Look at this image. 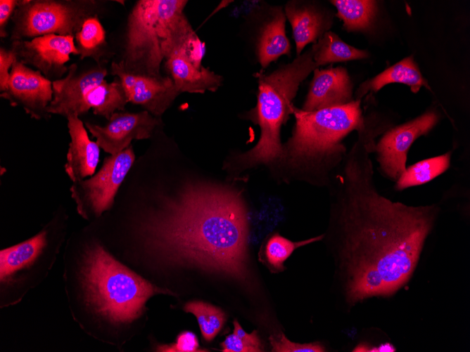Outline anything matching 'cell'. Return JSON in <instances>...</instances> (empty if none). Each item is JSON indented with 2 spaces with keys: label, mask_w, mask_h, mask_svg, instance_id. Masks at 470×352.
Segmentation results:
<instances>
[{
  "label": "cell",
  "mask_w": 470,
  "mask_h": 352,
  "mask_svg": "<svg viewBox=\"0 0 470 352\" xmlns=\"http://www.w3.org/2000/svg\"><path fill=\"white\" fill-rule=\"evenodd\" d=\"M302 110L307 112L347 104L353 100L352 82L343 67L316 68Z\"/></svg>",
  "instance_id": "cell-15"
},
{
  "label": "cell",
  "mask_w": 470,
  "mask_h": 352,
  "mask_svg": "<svg viewBox=\"0 0 470 352\" xmlns=\"http://www.w3.org/2000/svg\"><path fill=\"white\" fill-rule=\"evenodd\" d=\"M280 205L275 201L266 204L255 219V237H260L274 228L280 219Z\"/></svg>",
  "instance_id": "cell-30"
},
{
  "label": "cell",
  "mask_w": 470,
  "mask_h": 352,
  "mask_svg": "<svg viewBox=\"0 0 470 352\" xmlns=\"http://www.w3.org/2000/svg\"><path fill=\"white\" fill-rule=\"evenodd\" d=\"M19 1L15 0H1L0 1V36L1 37H7L6 27L9 19L13 15V13L18 6Z\"/></svg>",
  "instance_id": "cell-34"
},
{
  "label": "cell",
  "mask_w": 470,
  "mask_h": 352,
  "mask_svg": "<svg viewBox=\"0 0 470 352\" xmlns=\"http://www.w3.org/2000/svg\"><path fill=\"white\" fill-rule=\"evenodd\" d=\"M46 234L43 231L30 239L1 250L0 278L6 281L15 271L32 263L46 245Z\"/></svg>",
  "instance_id": "cell-21"
},
{
  "label": "cell",
  "mask_w": 470,
  "mask_h": 352,
  "mask_svg": "<svg viewBox=\"0 0 470 352\" xmlns=\"http://www.w3.org/2000/svg\"><path fill=\"white\" fill-rule=\"evenodd\" d=\"M391 83L407 84L410 86L413 93H417L422 86L431 89L414 58L409 56L387 68L376 77L364 82L357 91V99L369 91L376 93L385 85Z\"/></svg>",
  "instance_id": "cell-20"
},
{
  "label": "cell",
  "mask_w": 470,
  "mask_h": 352,
  "mask_svg": "<svg viewBox=\"0 0 470 352\" xmlns=\"http://www.w3.org/2000/svg\"><path fill=\"white\" fill-rule=\"evenodd\" d=\"M184 311L196 317L202 335L208 341L215 338L226 320L225 313L220 308L203 301L188 302Z\"/></svg>",
  "instance_id": "cell-27"
},
{
  "label": "cell",
  "mask_w": 470,
  "mask_h": 352,
  "mask_svg": "<svg viewBox=\"0 0 470 352\" xmlns=\"http://www.w3.org/2000/svg\"><path fill=\"white\" fill-rule=\"evenodd\" d=\"M313 60L319 66L328 63L364 59L367 51L352 46L331 31H326L311 48Z\"/></svg>",
  "instance_id": "cell-23"
},
{
  "label": "cell",
  "mask_w": 470,
  "mask_h": 352,
  "mask_svg": "<svg viewBox=\"0 0 470 352\" xmlns=\"http://www.w3.org/2000/svg\"><path fill=\"white\" fill-rule=\"evenodd\" d=\"M438 121V115L428 111L386 131L374 148L382 173L396 181L406 170L407 154L412 144L430 131Z\"/></svg>",
  "instance_id": "cell-10"
},
{
  "label": "cell",
  "mask_w": 470,
  "mask_h": 352,
  "mask_svg": "<svg viewBox=\"0 0 470 352\" xmlns=\"http://www.w3.org/2000/svg\"><path fill=\"white\" fill-rule=\"evenodd\" d=\"M317 67L310 48L269 73L262 70L254 74L258 92L256 107L252 111L255 114L252 115L261 133L253 148L238 155L236 161L241 165L248 168L281 160V127L292 113V101L300 84Z\"/></svg>",
  "instance_id": "cell-4"
},
{
  "label": "cell",
  "mask_w": 470,
  "mask_h": 352,
  "mask_svg": "<svg viewBox=\"0 0 470 352\" xmlns=\"http://www.w3.org/2000/svg\"><path fill=\"white\" fill-rule=\"evenodd\" d=\"M234 332L221 344L224 352H259L262 351V345L256 330L246 332L237 320L234 321Z\"/></svg>",
  "instance_id": "cell-29"
},
{
  "label": "cell",
  "mask_w": 470,
  "mask_h": 352,
  "mask_svg": "<svg viewBox=\"0 0 470 352\" xmlns=\"http://www.w3.org/2000/svg\"><path fill=\"white\" fill-rule=\"evenodd\" d=\"M337 17L348 32L367 31L371 25L376 11V1L370 0H333Z\"/></svg>",
  "instance_id": "cell-24"
},
{
  "label": "cell",
  "mask_w": 470,
  "mask_h": 352,
  "mask_svg": "<svg viewBox=\"0 0 470 352\" xmlns=\"http://www.w3.org/2000/svg\"><path fill=\"white\" fill-rule=\"evenodd\" d=\"M184 0H139L127 19L125 70L137 75L161 77L163 60L184 48L196 32L185 13Z\"/></svg>",
  "instance_id": "cell-3"
},
{
  "label": "cell",
  "mask_w": 470,
  "mask_h": 352,
  "mask_svg": "<svg viewBox=\"0 0 470 352\" xmlns=\"http://www.w3.org/2000/svg\"><path fill=\"white\" fill-rule=\"evenodd\" d=\"M373 148L360 138L339 176V254L352 304L390 296L408 282L440 211L436 204L409 206L382 195L369 157Z\"/></svg>",
  "instance_id": "cell-1"
},
{
  "label": "cell",
  "mask_w": 470,
  "mask_h": 352,
  "mask_svg": "<svg viewBox=\"0 0 470 352\" xmlns=\"http://www.w3.org/2000/svg\"><path fill=\"white\" fill-rule=\"evenodd\" d=\"M285 15L292 27L297 56L310 43H316L331 22L319 9L305 1L286 3Z\"/></svg>",
  "instance_id": "cell-17"
},
{
  "label": "cell",
  "mask_w": 470,
  "mask_h": 352,
  "mask_svg": "<svg viewBox=\"0 0 470 352\" xmlns=\"http://www.w3.org/2000/svg\"><path fill=\"white\" fill-rule=\"evenodd\" d=\"M85 102L88 110L92 109L95 115L108 120L115 110H123L129 100L120 80L115 78L110 83L105 79L91 89L85 96Z\"/></svg>",
  "instance_id": "cell-22"
},
{
  "label": "cell",
  "mask_w": 470,
  "mask_h": 352,
  "mask_svg": "<svg viewBox=\"0 0 470 352\" xmlns=\"http://www.w3.org/2000/svg\"><path fill=\"white\" fill-rule=\"evenodd\" d=\"M17 59L25 65H31L48 79H59L68 67L65 63L70 55H79L71 36L46 34L30 41L16 40L12 43Z\"/></svg>",
  "instance_id": "cell-9"
},
{
  "label": "cell",
  "mask_w": 470,
  "mask_h": 352,
  "mask_svg": "<svg viewBox=\"0 0 470 352\" xmlns=\"http://www.w3.org/2000/svg\"><path fill=\"white\" fill-rule=\"evenodd\" d=\"M0 96L11 105L22 107L31 117L40 119L49 115L46 109L53 99L52 82L16 59L7 88Z\"/></svg>",
  "instance_id": "cell-11"
},
{
  "label": "cell",
  "mask_w": 470,
  "mask_h": 352,
  "mask_svg": "<svg viewBox=\"0 0 470 352\" xmlns=\"http://www.w3.org/2000/svg\"><path fill=\"white\" fill-rule=\"evenodd\" d=\"M107 75L101 66L84 72H77L75 63L68 67L67 75L52 82L53 99L46 111L49 115L80 116L88 112L85 96L92 88L101 84Z\"/></svg>",
  "instance_id": "cell-14"
},
{
  "label": "cell",
  "mask_w": 470,
  "mask_h": 352,
  "mask_svg": "<svg viewBox=\"0 0 470 352\" xmlns=\"http://www.w3.org/2000/svg\"><path fill=\"white\" fill-rule=\"evenodd\" d=\"M70 142L65 170L70 180L78 182L93 176L98 166L101 148L90 140L78 116L67 117Z\"/></svg>",
  "instance_id": "cell-16"
},
{
  "label": "cell",
  "mask_w": 470,
  "mask_h": 352,
  "mask_svg": "<svg viewBox=\"0 0 470 352\" xmlns=\"http://www.w3.org/2000/svg\"><path fill=\"white\" fill-rule=\"evenodd\" d=\"M17 59L15 53L11 48L9 50L0 48V91H4L8 83L12 65Z\"/></svg>",
  "instance_id": "cell-33"
},
{
  "label": "cell",
  "mask_w": 470,
  "mask_h": 352,
  "mask_svg": "<svg viewBox=\"0 0 470 352\" xmlns=\"http://www.w3.org/2000/svg\"><path fill=\"white\" fill-rule=\"evenodd\" d=\"M257 43L258 61L262 68L283 55L290 56L291 45L286 34V15L281 7L271 8Z\"/></svg>",
  "instance_id": "cell-19"
},
{
  "label": "cell",
  "mask_w": 470,
  "mask_h": 352,
  "mask_svg": "<svg viewBox=\"0 0 470 352\" xmlns=\"http://www.w3.org/2000/svg\"><path fill=\"white\" fill-rule=\"evenodd\" d=\"M82 274L87 301L115 324L139 318L154 294L170 293L130 270L97 244L86 251Z\"/></svg>",
  "instance_id": "cell-6"
},
{
  "label": "cell",
  "mask_w": 470,
  "mask_h": 352,
  "mask_svg": "<svg viewBox=\"0 0 470 352\" xmlns=\"http://www.w3.org/2000/svg\"><path fill=\"white\" fill-rule=\"evenodd\" d=\"M273 351L278 352H323L324 347L319 342L298 344L291 341L282 332L269 338Z\"/></svg>",
  "instance_id": "cell-31"
},
{
  "label": "cell",
  "mask_w": 470,
  "mask_h": 352,
  "mask_svg": "<svg viewBox=\"0 0 470 352\" xmlns=\"http://www.w3.org/2000/svg\"><path fill=\"white\" fill-rule=\"evenodd\" d=\"M75 39L80 58L91 57L99 62L106 41L105 30L96 15L84 21Z\"/></svg>",
  "instance_id": "cell-26"
},
{
  "label": "cell",
  "mask_w": 470,
  "mask_h": 352,
  "mask_svg": "<svg viewBox=\"0 0 470 352\" xmlns=\"http://www.w3.org/2000/svg\"><path fill=\"white\" fill-rule=\"evenodd\" d=\"M159 119L146 110L137 113L115 112L104 126L86 122V127L105 152L115 155L130 145L132 140L149 138Z\"/></svg>",
  "instance_id": "cell-12"
},
{
  "label": "cell",
  "mask_w": 470,
  "mask_h": 352,
  "mask_svg": "<svg viewBox=\"0 0 470 352\" xmlns=\"http://www.w3.org/2000/svg\"><path fill=\"white\" fill-rule=\"evenodd\" d=\"M111 74L120 80L129 102L142 106L155 117L162 115L180 93L170 76L134 74L125 70L121 61L112 63Z\"/></svg>",
  "instance_id": "cell-13"
},
{
  "label": "cell",
  "mask_w": 470,
  "mask_h": 352,
  "mask_svg": "<svg viewBox=\"0 0 470 352\" xmlns=\"http://www.w3.org/2000/svg\"><path fill=\"white\" fill-rule=\"evenodd\" d=\"M292 114L295 126L283 145L281 160L315 171L326 172L338 162L345 150L343 138L353 130L365 129L360 99L312 112L293 105Z\"/></svg>",
  "instance_id": "cell-5"
},
{
  "label": "cell",
  "mask_w": 470,
  "mask_h": 352,
  "mask_svg": "<svg viewBox=\"0 0 470 352\" xmlns=\"http://www.w3.org/2000/svg\"><path fill=\"white\" fill-rule=\"evenodd\" d=\"M395 348L389 344H382L379 348H372L371 351H395Z\"/></svg>",
  "instance_id": "cell-35"
},
{
  "label": "cell",
  "mask_w": 470,
  "mask_h": 352,
  "mask_svg": "<svg viewBox=\"0 0 470 352\" xmlns=\"http://www.w3.org/2000/svg\"><path fill=\"white\" fill-rule=\"evenodd\" d=\"M450 153L421 160L408 168L395 181V189L405 188L428 183L445 171L450 166Z\"/></svg>",
  "instance_id": "cell-25"
},
{
  "label": "cell",
  "mask_w": 470,
  "mask_h": 352,
  "mask_svg": "<svg viewBox=\"0 0 470 352\" xmlns=\"http://www.w3.org/2000/svg\"><path fill=\"white\" fill-rule=\"evenodd\" d=\"M158 351L168 352H194L204 351L198 349V341L196 336L191 332L181 333L174 344L158 347Z\"/></svg>",
  "instance_id": "cell-32"
},
{
  "label": "cell",
  "mask_w": 470,
  "mask_h": 352,
  "mask_svg": "<svg viewBox=\"0 0 470 352\" xmlns=\"http://www.w3.org/2000/svg\"><path fill=\"white\" fill-rule=\"evenodd\" d=\"M165 66L179 93H203L215 91L223 78L209 68H198L192 64L181 50L165 60Z\"/></svg>",
  "instance_id": "cell-18"
},
{
  "label": "cell",
  "mask_w": 470,
  "mask_h": 352,
  "mask_svg": "<svg viewBox=\"0 0 470 352\" xmlns=\"http://www.w3.org/2000/svg\"><path fill=\"white\" fill-rule=\"evenodd\" d=\"M134 159V152L129 145L120 152L105 158L95 175L74 183L71 191L83 213L99 216L110 209Z\"/></svg>",
  "instance_id": "cell-8"
},
{
  "label": "cell",
  "mask_w": 470,
  "mask_h": 352,
  "mask_svg": "<svg viewBox=\"0 0 470 352\" xmlns=\"http://www.w3.org/2000/svg\"><path fill=\"white\" fill-rule=\"evenodd\" d=\"M94 1H19L12 17L11 39L46 34L75 37L84 21L96 16Z\"/></svg>",
  "instance_id": "cell-7"
},
{
  "label": "cell",
  "mask_w": 470,
  "mask_h": 352,
  "mask_svg": "<svg viewBox=\"0 0 470 352\" xmlns=\"http://www.w3.org/2000/svg\"><path fill=\"white\" fill-rule=\"evenodd\" d=\"M324 237V235L309 240L292 242L279 234L273 235L265 246V256L269 264L277 270H283L284 262L298 247L318 241Z\"/></svg>",
  "instance_id": "cell-28"
},
{
  "label": "cell",
  "mask_w": 470,
  "mask_h": 352,
  "mask_svg": "<svg viewBox=\"0 0 470 352\" xmlns=\"http://www.w3.org/2000/svg\"><path fill=\"white\" fill-rule=\"evenodd\" d=\"M147 249L164 263L248 278V221L241 193L206 183L185 185L142 222Z\"/></svg>",
  "instance_id": "cell-2"
}]
</instances>
